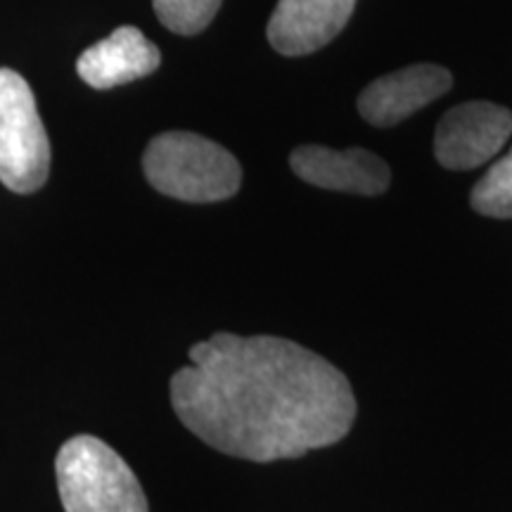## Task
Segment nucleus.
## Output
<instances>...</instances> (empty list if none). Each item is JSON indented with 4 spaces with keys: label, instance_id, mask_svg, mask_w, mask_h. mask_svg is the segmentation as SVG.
Segmentation results:
<instances>
[{
    "label": "nucleus",
    "instance_id": "20e7f679",
    "mask_svg": "<svg viewBox=\"0 0 512 512\" xmlns=\"http://www.w3.org/2000/svg\"><path fill=\"white\" fill-rule=\"evenodd\" d=\"M50 157L34 91L22 74L0 67V183L17 195L41 190L50 176Z\"/></svg>",
    "mask_w": 512,
    "mask_h": 512
},
{
    "label": "nucleus",
    "instance_id": "f257e3e1",
    "mask_svg": "<svg viewBox=\"0 0 512 512\" xmlns=\"http://www.w3.org/2000/svg\"><path fill=\"white\" fill-rule=\"evenodd\" d=\"M171 377L185 430L226 456L273 463L337 444L356 420L354 389L337 366L285 337L216 332L192 344Z\"/></svg>",
    "mask_w": 512,
    "mask_h": 512
},
{
    "label": "nucleus",
    "instance_id": "1a4fd4ad",
    "mask_svg": "<svg viewBox=\"0 0 512 512\" xmlns=\"http://www.w3.org/2000/svg\"><path fill=\"white\" fill-rule=\"evenodd\" d=\"M162 62V53L136 27H119L88 50L76 62V72L91 88L110 91L124 83L150 76Z\"/></svg>",
    "mask_w": 512,
    "mask_h": 512
},
{
    "label": "nucleus",
    "instance_id": "9d476101",
    "mask_svg": "<svg viewBox=\"0 0 512 512\" xmlns=\"http://www.w3.org/2000/svg\"><path fill=\"white\" fill-rule=\"evenodd\" d=\"M470 204L477 214L489 219H512V150L472 188Z\"/></svg>",
    "mask_w": 512,
    "mask_h": 512
},
{
    "label": "nucleus",
    "instance_id": "7ed1b4c3",
    "mask_svg": "<svg viewBox=\"0 0 512 512\" xmlns=\"http://www.w3.org/2000/svg\"><path fill=\"white\" fill-rule=\"evenodd\" d=\"M64 512H150L136 472L91 434L67 439L55 458Z\"/></svg>",
    "mask_w": 512,
    "mask_h": 512
},
{
    "label": "nucleus",
    "instance_id": "f03ea898",
    "mask_svg": "<svg viewBox=\"0 0 512 512\" xmlns=\"http://www.w3.org/2000/svg\"><path fill=\"white\" fill-rule=\"evenodd\" d=\"M147 183L166 197L209 204L230 200L242 185V166L226 147L190 131L159 133L143 155Z\"/></svg>",
    "mask_w": 512,
    "mask_h": 512
},
{
    "label": "nucleus",
    "instance_id": "6e6552de",
    "mask_svg": "<svg viewBox=\"0 0 512 512\" xmlns=\"http://www.w3.org/2000/svg\"><path fill=\"white\" fill-rule=\"evenodd\" d=\"M356 0H278L268 41L280 55L299 57L316 53L347 27Z\"/></svg>",
    "mask_w": 512,
    "mask_h": 512
},
{
    "label": "nucleus",
    "instance_id": "39448f33",
    "mask_svg": "<svg viewBox=\"0 0 512 512\" xmlns=\"http://www.w3.org/2000/svg\"><path fill=\"white\" fill-rule=\"evenodd\" d=\"M512 136V112L494 102H465L441 117L434 157L444 169L467 171L491 162Z\"/></svg>",
    "mask_w": 512,
    "mask_h": 512
},
{
    "label": "nucleus",
    "instance_id": "423d86ee",
    "mask_svg": "<svg viewBox=\"0 0 512 512\" xmlns=\"http://www.w3.org/2000/svg\"><path fill=\"white\" fill-rule=\"evenodd\" d=\"M453 76L439 64H413L384 74L358 95V112L368 124L389 128L451 91Z\"/></svg>",
    "mask_w": 512,
    "mask_h": 512
},
{
    "label": "nucleus",
    "instance_id": "0eeeda50",
    "mask_svg": "<svg viewBox=\"0 0 512 512\" xmlns=\"http://www.w3.org/2000/svg\"><path fill=\"white\" fill-rule=\"evenodd\" d=\"M290 166L304 183L323 190L375 197L392 183L387 162L363 147L330 150L323 145H302L290 155Z\"/></svg>",
    "mask_w": 512,
    "mask_h": 512
},
{
    "label": "nucleus",
    "instance_id": "9b49d317",
    "mask_svg": "<svg viewBox=\"0 0 512 512\" xmlns=\"http://www.w3.org/2000/svg\"><path fill=\"white\" fill-rule=\"evenodd\" d=\"M223 0H152L159 22L181 36L200 34L214 22Z\"/></svg>",
    "mask_w": 512,
    "mask_h": 512
}]
</instances>
